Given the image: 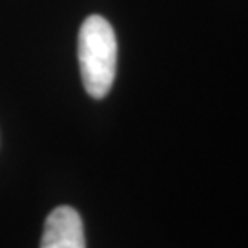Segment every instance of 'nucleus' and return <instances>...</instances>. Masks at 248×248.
<instances>
[{
    "instance_id": "2",
    "label": "nucleus",
    "mask_w": 248,
    "mask_h": 248,
    "mask_svg": "<svg viewBox=\"0 0 248 248\" xmlns=\"http://www.w3.org/2000/svg\"><path fill=\"white\" fill-rule=\"evenodd\" d=\"M40 248H87L80 215L67 205L55 208L45 221Z\"/></svg>"
},
{
    "instance_id": "1",
    "label": "nucleus",
    "mask_w": 248,
    "mask_h": 248,
    "mask_svg": "<svg viewBox=\"0 0 248 248\" xmlns=\"http://www.w3.org/2000/svg\"><path fill=\"white\" fill-rule=\"evenodd\" d=\"M78 62L87 93L96 99L106 96L117 69V39L99 15L88 16L78 31Z\"/></svg>"
}]
</instances>
